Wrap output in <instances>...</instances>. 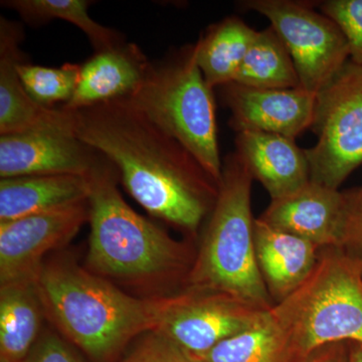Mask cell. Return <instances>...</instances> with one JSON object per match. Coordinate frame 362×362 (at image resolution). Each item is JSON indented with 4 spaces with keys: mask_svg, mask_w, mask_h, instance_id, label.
Returning <instances> with one entry per match:
<instances>
[{
    "mask_svg": "<svg viewBox=\"0 0 362 362\" xmlns=\"http://www.w3.org/2000/svg\"><path fill=\"white\" fill-rule=\"evenodd\" d=\"M66 111L65 117L58 121L0 135L1 180L30 175L88 176L92 173L104 156L75 134L71 112Z\"/></svg>",
    "mask_w": 362,
    "mask_h": 362,
    "instance_id": "obj_10",
    "label": "cell"
},
{
    "mask_svg": "<svg viewBox=\"0 0 362 362\" xmlns=\"http://www.w3.org/2000/svg\"><path fill=\"white\" fill-rule=\"evenodd\" d=\"M90 220L89 199L0 223V285L35 281L45 255L65 247Z\"/></svg>",
    "mask_w": 362,
    "mask_h": 362,
    "instance_id": "obj_11",
    "label": "cell"
},
{
    "mask_svg": "<svg viewBox=\"0 0 362 362\" xmlns=\"http://www.w3.org/2000/svg\"><path fill=\"white\" fill-rule=\"evenodd\" d=\"M344 35L349 47V61L362 66V0H327L318 6Z\"/></svg>",
    "mask_w": 362,
    "mask_h": 362,
    "instance_id": "obj_25",
    "label": "cell"
},
{
    "mask_svg": "<svg viewBox=\"0 0 362 362\" xmlns=\"http://www.w3.org/2000/svg\"><path fill=\"white\" fill-rule=\"evenodd\" d=\"M150 61L132 42H122L95 54L81 65L75 94L66 110L129 97L146 74Z\"/></svg>",
    "mask_w": 362,
    "mask_h": 362,
    "instance_id": "obj_16",
    "label": "cell"
},
{
    "mask_svg": "<svg viewBox=\"0 0 362 362\" xmlns=\"http://www.w3.org/2000/svg\"><path fill=\"white\" fill-rule=\"evenodd\" d=\"M271 312L297 362L329 343L362 344V275L337 247H324L310 276Z\"/></svg>",
    "mask_w": 362,
    "mask_h": 362,
    "instance_id": "obj_6",
    "label": "cell"
},
{
    "mask_svg": "<svg viewBox=\"0 0 362 362\" xmlns=\"http://www.w3.org/2000/svg\"><path fill=\"white\" fill-rule=\"evenodd\" d=\"M344 216V192L311 180L297 192L271 201L259 218L324 249L339 245Z\"/></svg>",
    "mask_w": 362,
    "mask_h": 362,
    "instance_id": "obj_13",
    "label": "cell"
},
{
    "mask_svg": "<svg viewBox=\"0 0 362 362\" xmlns=\"http://www.w3.org/2000/svg\"><path fill=\"white\" fill-rule=\"evenodd\" d=\"M70 112L75 134L110 162L140 206L180 230L197 232L213 211L220 185L185 147L127 98Z\"/></svg>",
    "mask_w": 362,
    "mask_h": 362,
    "instance_id": "obj_1",
    "label": "cell"
},
{
    "mask_svg": "<svg viewBox=\"0 0 362 362\" xmlns=\"http://www.w3.org/2000/svg\"><path fill=\"white\" fill-rule=\"evenodd\" d=\"M235 153L258 180L271 201L297 192L310 182V165L305 149L294 139L263 132H240Z\"/></svg>",
    "mask_w": 362,
    "mask_h": 362,
    "instance_id": "obj_14",
    "label": "cell"
},
{
    "mask_svg": "<svg viewBox=\"0 0 362 362\" xmlns=\"http://www.w3.org/2000/svg\"><path fill=\"white\" fill-rule=\"evenodd\" d=\"M256 33L237 16L207 28L194 47L197 65L211 89L235 81Z\"/></svg>",
    "mask_w": 362,
    "mask_h": 362,
    "instance_id": "obj_20",
    "label": "cell"
},
{
    "mask_svg": "<svg viewBox=\"0 0 362 362\" xmlns=\"http://www.w3.org/2000/svg\"><path fill=\"white\" fill-rule=\"evenodd\" d=\"M159 129L185 147L220 185L223 176L216 107L197 65L194 45L158 62H150L144 78L127 97Z\"/></svg>",
    "mask_w": 362,
    "mask_h": 362,
    "instance_id": "obj_5",
    "label": "cell"
},
{
    "mask_svg": "<svg viewBox=\"0 0 362 362\" xmlns=\"http://www.w3.org/2000/svg\"><path fill=\"white\" fill-rule=\"evenodd\" d=\"M23 362H85L76 350L52 330L42 331L32 351Z\"/></svg>",
    "mask_w": 362,
    "mask_h": 362,
    "instance_id": "obj_28",
    "label": "cell"
},
{
    "mask_svg": "<svg viewBox=\"0 0 362 362\" xmlns=\"http://www.w3.org/2000/svg\"><path fill=\"white\" fill-rule=\"evenodd\" d=\"M242 6L270 21L291 54L300 86L318 94L349 62L344 35L331 18L310 2L292 0H247Z\"/></svg>",
    "mask_w": 362,
    "mask_h": 362,
    "instance_id": "obj_8",
    "label": "cell"
},
{
    "mask_svg": "<svg viewBox=\"0 0 362 362\" xmlns=\"http://www.w3.org/2000/svg\"><path fill=\"white\" fill-rule=\"evenodd\" d=\"M88 0H6L1 6L13 9L23 21L33 25H45L54 20H63L78 26L87 35L95 52L111 49L125 42L116 30L90 18Z\"/></svg>",
    "mask_w": 362,
    "mask_h": 362,
    "instance_id": "obj_23",
    "label": "cell"
},
{
    "mask_svg": "<svg viewBox=\"0 0 362 362\" xmlns=\"http://www.w3.org/2000/svg\"><path fill=\"white\" fill-rule=\"evenodd\" d=\"M349 362H362L361 343L349 342Z\"/></svg>",
    "mask_w": 362,
    "mask_h": 362,
    "instance_id": "obj_30",
    "label": "cell"
},
{
    "mask_svg": "<svg viewBox=\"0 0 362 362\" xmlns=\"http://www.w3.org/2000/svg\"><path fill=\"white\" fill-rule=\"evenodd\" d=\"M235 132H263L296 139L311 129L316 95L303 88L259 89L230 83L220 88Z\"/></svg>",
    "mask_w": 362,
    "mask_h": 362,
    "instance_id": "obj_12",
    "label": "cell"
},
{
    "mask_svg": "<svg viewBox=\"0 0 362 362\" xmlns=\"http://www.w3.org/2000/svg\"><path fill=\"white\" fill-rule=\"evenodd\" d=\"M233 83L259 89L301 87L291 54L272 26L257 30Z\"/></svg>",
    "mask_w": 362,
    "mask_h": 362,
    "instance_id": "obj_22",
    "label": "cell"
},
{
    "mask_svg": "<svg viewBox=\"0 0 362 362\" xmlns=\"http://www.w3.org/2000/svg\"><path fill=\"white\" fill-rule=\"evenodd\" d=\"M25 32L21 23L0 18V135L21 132L65 117V109L45 108L33 101L21 82L18 66Z\"/></svg>",
    "mask_w": 362,
    "mask_h": 362,
    "instance_id": "obj_17",
    "label": "cell"
},
{
    "mask_svg": "<svg viewBox=\"0 0 362 362\" xmlns=\"http://www.w3.org/2000/svg\"><path fill=\"white\" fill-rule=\"evenodd\" d=\"M118 180L105 157L90 175L88 270L143 292L187 280L195 258L189 247L136 213L119 192Z\"/></svg>",
    "mask_w": 362,
    "mask_h": 362,
    "instance_id": "obj_3",
    "label": "cell"
},
{
    "mask_svg": "<svg viewBox=\"0 0 362 362\" xmlns=\"http://www.w3.org/2000/svg\"><path fill=\"white\" fill-rule=\"evenodd\" d=\"M21 82L33 101L45 108H59L71 101L80 78L81 65L59 68L33 65L25 59L18 66Z\"/></svg>",
    "mask_w": 362,
    "mask_h": 362,
    "instance_id": "obj_24",
    "label": "cell"
},
{
    "mask_svg": "<svg viewBox=\"0 0 362 362\" xmlns=\"http://www.w3.org/2000/svg\"><path fill=\"white\" fill-rule=\"evenodd\" d=\"M90 175H30L0 181V223L89 199Z\"/></svg>",
    "mask_w": 362,
    "mask_h": 362,
    "instance_id": "obj_18",
    "label": "cell"
},
{
    "mask_svg": "<svg viewBox=\"0 0 362 362\" xmlns=\"http://www.w3.org/2000/svg\"><path fill=\"white\" fill-rule=\"evenodd\" d=\"M300 362H349V342L324 345Z\"/></svg>",
    "mask_w": 362,
    "mask_h": 362,
    "instance_id": "obj_29",
    "label": "cell"
},
{
    "mask_svg": "<svg viewBox=\"0 0 362 362\" xmlns=\"http://www.w3.org/2000/svg\"><path fill=\"white\" fill-rule=\"evenodd\" d=\"M345 216L337 249L362 275V187L344 190Z\"/></svg>",
    "mask_w": 362,
    "mask_h": 362,
    "instance_id": "obj_26",
    "label": "cell"
},
{
    "mask_svg": "<svg viewBox=\"0 0 362 362\" xmlns=\"http://www.w3.org/2000/svg\"><path fill=\"white\" fill-rule=\"evenodd\" d=\"M266 311L226 293L187 289L173 295L156 332L199 357L249 328Z\"/></svg>",
    "mask_w": 362,
    "mask_h": 362,
    "instance_id": "obj_9",
    "label": "cell"
},
{
    "mask_svg": "<svg viewBox=\"0 0 362 362\" xmlns=\"http://www.w3.org/2000/svg\"><path fill=\"white\" fill-rule=\"evenodd\" d=\"M197 358L202 362H297L291 342L271 309L249 328Z\"/></svg>",
    "mask_w": 362,
    "mask_h": 362,
    "instance_id": "obj_21",
    "label": "cell"
},
{
    "mask_svg": "<svg viewBox=\"0 0 362 362\" xmlns=\"http://www.w3.org/2000/svg\"><path fill=\"white\" fill-rule=\"evenodd\" d=\"M116 362H202L156 331L138 338L126 356Z\"/></svg>",
    "mask_w": 362,
    "mask_h": 362,
    "instance_id": "obj_27",
    "label": "cell"
},
{
    "mask_svg": "<svg viewBox=\"0 0 362 362\" xmlns=\"http://www.w3.org/2000/svg\"><path fill=\"white\" fill-rule=\"evenodd\" d=\"M311 130L317 142L305 149L311 180L339 189L362 165V66L347 62L316 95Z\"/></svg>",
    "mask_w": 362,
    "mask_h": 362,
    "instance_id": "obj_7",
    "label": "cell"
},
{
    "mask_svg": "<svg viewBox=\"0 0 362 362\" xmlns=\"http://www.w3.org/2000/svg\"><path fill=\"white\" fill-rule=\"evenodd\" d=\"M45 316L94 362H116L160 325L173 295L133 297L69 256L44 262L35 280Z\"/></svg>",
    "mask_w": 362,
    "mask_h": 362,
    "instance_id": "obj_2",
    "label": "cell"
},
{
    "mask_svg": "<svg viewBox=\"0 0 362 362\" xmlns=\"http://www.w3.org/2000/svg\"><path fill=\"white\" fill-rule=\"evenodd\" d=\"M252 180L235 152L226 157L218 199L185 282L187 289L226 293L270 310L275 303L255 254Z\"/></svg>",
    "mask_w": 362,
    "mask_h": 362,
    "instance_id": "obj_4",
    "label": "cell"
},
{
    "mask_svg": "<svg viewBox=\"0 0 362 362\" xmlns=\"http://www.w3.org/2000/svg\"><path fill=\"white\" fill-rule=\"evenodd\" d=\"M44 308L35 281L0 285V362H23L39 339Z\"/></svg>",
    "mask_w": 362,
    "mask_h": 362,
    "instance_id": "obj_19",
    "label": "cell"
},
{
    "mask_svg": "<svg viewBox=\"0 0 362 362\" xmlns=\"http://www.w3.org/2000/svg\"><path fill=\"white\" fill-rule=\"evenodd\" d=\"M254 245L257 265L267 290L278 304L310 276L320 257V247L256 218Z\"/></svg>",
    "mask_w": 362,
    "mask_h": 362,
    "instance_id": "obj_15",
    "label": "cell"
}]
</instances>
